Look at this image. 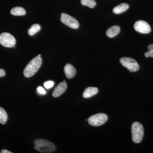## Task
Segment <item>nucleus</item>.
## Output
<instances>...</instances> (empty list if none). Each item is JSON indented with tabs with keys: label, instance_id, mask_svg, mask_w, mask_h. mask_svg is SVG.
Returning <instances> with one entry per match:
<instances>
[{
	"label": "nucleus",
	"instance_id": "5",
	"mask_svg": "<svg viewBox=\"0 0 153 153\" xmlns=\"http://www.w3.org/2000/svg\"><path fill=\"white\" fill-rule=\"evenodd\" d=\"M108 120V117L103 113H98L91 116L88 120L90 125L99 126L104 124Z\"/></svg>",
	"mask_w": 153,
	"mask_h": 153
},
{
	"label": "nucleus",
	"instance_id": "24",
	"mask_svg": "<svg viewBox=\"0 0 153 153\" xmlns=\"http://www.w3.org/2000/svg\"><path fill=\"white\" fill-rule=\"evenodd\" d=\"M38 57H41V55H38Z\"/></svg>",
	"mask_w": 153,
	"mask_h": 153
},
{
	"label": "nucleus",
	"instance_id": "19",
	"mask_svg": "<svg viewBox=\"0 0 153 153\" xmlns=\"http://www.w3.org/2000/svg\"><path fill=\"white\" fill-rule=\"evenodd\" d=\"M37 91L38 93L41 94H46V91L41 86H39L37 88Z\"/></svg>",
	"mask_w": 153,
	"mask_h": 153
},
{
	"label": "nucleus",
	"instance_id": "21",
	"mask_svg": "<svg viewBox=\"0 0 153 153\" xmlns=\"http://www.w3.org/2000/svg\"><path fill=\"white\" fill-rule=\"evenodd\" d=\"M6 72L4 70L1 68H0V77H3L5 75Z\"/></svg>",
	"mask_w": 153,
	"mask_h": 153
},
{
	"label": "nucleus",
	"instance_id": "23",
	"mask_svg": "<svg viewBox=\"0 0 153 153\" xmlns=\"http://www.w3.org/2000/svg\"><path fill=\"white\" fill-rule=\"evenodd\" d=\"M1 153H12V152H10L8 150H7L6 149L2 150L1 152Z\"/></svg>",
	"mask_w": 153,
	"mask_h": 153
},
{
	"label": "nucleus",
	"instance_id": "7",
	"mask_svg": "<svg viewBox=\"0 0 153 153\" xmlns=\"http://www.w3.org/2000/svg\"><path fill=\"white\" fill-rule=\"evenodd\" d=\"M60 21L64 25L72 29H77L79 28V24L78 21L74 17L69 16L66 13L61 14Z\"/></svg>",
	"mask_w": 153,
	"mask_h": 153
},
{
	"label": "nucleus",
	"instance_id": "12",
	"mask_svg": "<svg viewBox=\"0 0 153 153\" xmlns=\"http://www.w3.org/2000/svg\"><path fill=\"white\" fill-rule=\"evenodd\" d=\"M120 32V27L118 26H114L109 28L106 31V35L109 38H112L117 36Z\"/></svg>",
	"mask_w": 153,
	"mask_h": 153
},
{
	"label": "nucleus",
	"instance_id": "15",
	"mask_svg": "<svg viewBox=\"0 0 153 153\" xmlns=\"http://www.w3.org/2000/svg\"><path fill=\"white\" fill-rule=\"evenodd\" d=\"M41 30V26L38 24H35L31 26L28 30V33L30 36H33L38 33Z\"/></svg>",
	"mask_w": 153,
	"mask_h": 153
},
{
	"label": "nucleus",
	"instance_id": "6",
	"mask_svg": "<svg viewBox=\"0 0 153 153\" xmlns=\"http://www.w3.org/2000/svg\"><path fill=\"white\" fill-rule=\"evenodd\" d=\"M0 44L4 47L11 48L15 47L16 40L10 33H4L0 34Z\"/></svg>",
	"mask_w": 153,
	"mask_h": 153
},
{
	"label": "nucleus",
	"instance_id": "10",
	"mask_svg": "<svg viewBox=\"0 0 153 153\" xmlns=\"http://www.w3.org/2000/svg\"><path fill=\"white\" fill-rule=\"evenodd\" d=\"M64 71L66 77L68 79H71L76 75V69L71 64H66L64 67Z\"/></svg>",
	"mask_w": 153,
	"mask_h": 153
},
{
	"label": "nucleus",
	"instance_id": "18",
	"mask_svg": "<svg viewBox=\"0 0 153 153\" xmlns=\"http://www.w3.org/2000/svg\"><path fill=\"white\" fill-rule=\"evenodd\" d=\"M54 84H55V83L53 81L49 80V81L44 82V86L47 89H49V88L53 87Z\"/></svg>",
	"mask_w": 153,
	"mask_h": 153
},
{
	"label": "nucleus",
	"instance_id": "16",
	"mask_svg": "<svg viewBox=\"0 0 153 153\" xmlns=\"http://www.w3.org/2000/svg\"><path fill=\"white\" fill-rule=\"evenodd\" d=\"M8 116L5 110L0 107V123L5 124L7 120Z\"/></svg>",
	"mask_w": 153,
	"mask_h": 153
},
{
	"label": "nucleus",
	"instance_id": "11",
	"mask_svg": "<svg viewBox=\"0 0 153 153\" xmlns=\"http://www.w3.org/2000/svg\"><path fill=\"white\" fill-rule=\"evenodd\" d=\"M98 92L97 88L94 87H88L84 90L82 94V96L85 98H90L96 95Z\"/></svg>",
	"mask_w": 153,
	"mask_h": 153
},
{
	"label": "nucleus",
	"instance_id": "17",
	"mask_svg": "<svg viewBox=\"0 0 153 153\" xmlns=\"http://www.w3.org/2000/svg\"><path fill=\"white\" fill-rule=\"evenodd\" d=\"M80 2L82 5L87 6L91 8H93L96 5V2L94 0H81Z\"/></svg>",
	"mask_w": 153,
	"mask_h": 153
},
{
	"label": "nucleus",
	"instance_id": "22",
	"mask_svg": "<svg viewBox=\"0 0 153 153\" xmlns=\"http://www.w3.org/2000/svg\"><path fill=\"white\" fill-rule=\"evenodd\" d=\"M149 51H153V44H150L148 46Z\"/></svg>",
	"mask_w": 153,
	"mask_h": 153
},
{
	"label": "nucleus",
	"instance_id": "8",
	"mask_svg": "<svg viewBox=\"0 0 153 153\" xmlns=\"http://www.w3.org/2000/svg\"><path fill=\"white\" fill-rule=\"evenodd\" d=\"M134 28L137 32L142 34H148L150 33V26L144 21H138L134 25Z\"/></svg>",
	"mask_w": 153,
	"mask_h": 153
},
{
	"label": "nucleus",
	"instance_id": "3",
	"mask_svg": "<svg viewBox=\"0 0 153 153\" xmlns=\"http://www.w3.org/2000/svg\"><path fill=\"white\" fill-rule=\"evenodd\" d=\"M132 139L136 143L142 141L144 137V129L143 126L138 122H134L131 127Z\"/></svg>",
	"mask_w": 153,
	"mask_h": 153
},
{
	"label": "nucleus",
	"instance_id": "20",
	"mask_svg": "<svg viewBox=\"0 0 153 153\" xmlns=\"http://www.w3.org/2000/svg\"><path fill=\"white\" fill-rule=\"evenodd\" d=\"M145 55L146 57H153V51H148V52L145 53Z\"/></svg>",
	"mask_w": 153,
	"mask_h": 153
},
{
	"label": "nucleus",
	"instance_id": "9",
	"mask_svg": "<svg viewBox=\"0 0 153 153\" xmlns=\"http://www.w3.org/2000/svg\"><path fill=\"white\" fill-rule=\"evenodd\" d=\"M67 87V84L66 82L63 81L60 82L54 89L52 93V96L54 97H57L60 96L66 91Z\"/></svg>",
	"mask_w": 153,
	"mask_h": 153
},
{
	"label": "nucleus",
	"instance_id": "14",
	"mask_svg": "<svg viewBox=\"0 0 153 153\" xmlns=\"http://www.w3.org/2000/svg\"><path fill=\"white\" fill-rule=\"evenodd\" d=\"M11 14L13 16H24L26 13L25 9L22 7H15L11 10Z\"/></svg>",
	"mask_w": 153,
	"mask_h": 153
},
{
	"label": "nucleus",
	"instance_id": "1",
	"mask_svg": "<svg viewBox=\"0 0 153 153\" xmlns=\"http://www.w3.org/2000/svg\"><path fill=\"white\" fill-rule=\"evenodd\" d=\"M42 63V58L38 56L32 59L24 70V74L25 77L29 78L33 76L41 67Z\"/></svg>",
	"mask_w": 153,
	"mask_h": 153
},
{
	"label": "nucleus",
	"instance_id": "2",
	"mask_svg": "<svg viewBox=\"0 0 153 153\" xmlns=\"http://www.w3.org/2000/svg\"><path fill=\"white\" fill-rule=\"evenodd\" d=\"M34 149L41 153H51L56 150L55 145L45 140H36L34 141Z\"/></svg>",
	"mask_w": 153,
	"mask_h": 153
},
{
	"label": "nucleus",
	"instance_id": "4",
	"mask_svg": "<svg viewBox=\"0 0 153 153\" xmlns=\"http://www.w3.org/2000/svg\"><path fill=\"white\" fill-rule=\"evenodd\" d=\"M120 61L121 64L124 67L127 68L131 72H136L139 69V65L133 58L128 57H122Z\"/></svg>",
	"mask_w": 153,
	"mask_h": 153
},
{
	"label": "nucleus",
	"instance_id": "13",
	"mask_svg": "<svg viewBox=\"0 0 153 153\" xmlns=\"http://www.w3.org/2000/svg\"><path fill=\"white\" fill-rule=\"evenodd\" d=\"M128 4L126 3H123L115 7L113 10V12L116 14H120L125 12L129 8Z\"/></svg>",
	"mask_w": 153,
	"mask_h": 153
}]
</instances>
